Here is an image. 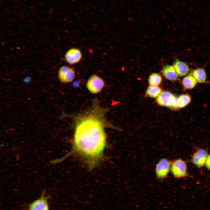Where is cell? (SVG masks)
I'll return each instance as SVG.
<instances>
[{"instance_id":"6da1fadb","label":"cell","mask_w":210,"mask_h":210,"mask_svg":"<svg viewBox=\"0 0 210 210\" xmlns=\"http://www.w3.org/2000/svg\"><path fill=\"white\" fill-rule=\"evenodd\" d=\"M104 110L93 104L88 111L79 116L75 124L72 149L62 160L76 154L84 159L91 169L102 160L107 145L104 128L107 123Z\"/></svg>"},{"instance_id":"7a4b0ae2","label":"cell","mask_w":210,"mask_h":210,"mask_svg":"<svg viewBox=\"0 0 210 210\" xmlns=\"http://www.w3.org/2000/svg\"><path fill=\"white\" fill-rule=\"evenodd\" d=\"M177 98L169 91L162 92L157 97L156 102L159 105L170 107L176 109L178 108L177 105Z\"/></svg>"},{"instance_id":"3957f363","label":"cell","mask_w":210,"mask_h":210,"mask_svg":"<svg viewBox=\"0 0 210 210\" xmlns=\"http://www.w3.org/2000/svg\"><path fill=\"white\" fill-rule=\"evenodd\" d=\"M104 85V80L95 74H92L89 78L86 84L88 90L93 94H97L100 92Z\"/></svg>"},{"instance_id":"277c9868","label":"cell","mask_w":210,"mask_h":210,"mask_svg":"<svg viewBox=\"0 0 210 210\" xmlns=\"http://www.w3.org/2000/svg\"><path fill=\"white\" fill-rule=\"evenodd\" d=\"M170 170L176 178L183 177L187 175L186 163L181 158L176 160L171 163Z\"/></svg>"},{"instance_id":"5b68a950","label":"cell","mask_w":210,"mask_h":210,"mask_svg":"<svg viewBox=\"0 0 210 210\" xmlns=\"http://www.w3.org/2000/svg\"><path fill=\"white\" fill-rule=\"evenodd\" d=\"M171 163L167 159L162 158L156 165L155 172L156 176L160 179L166 177L170 170Z\"/></svg>"},{"instance_id":"8992f818","label":"cell","mask_w":210,"mask_h":210,"mask_svg":"<svg viewBox=\"0 0 210 210\" xmlns=\"http://www.w3.org/2000/svg\"><path fill=\"white\" fill-rule=\"evenodd\" d=\"M58 76L61 82L67 83L71 82L74 80L75 72L72 68L67 66H63L59 69Z\"/></svg>"},{"instance_id":"52a82bcc","label":"cell","mask_w":210,"mask_h":210,"mask_svg":"<svg viewBox=\"0 0 210 210\" xmlns=\"http://www.w3.org/2000/svg\"><path fill=\"white\" fill-rule=\"evenodd\" d=\"M82 57V54L80 50L73 48L69 49L66 53L64 58L69 65L76 64L80 62Z\"/></svg>"},{"instance_id":"ba28073f","label":"cell","mask_w":210,"mask_h":210,"mask_svg":"<svg viewBox=\"0 0 210 210\" xmlns=\"http://www.w3.org/2000/svg\"><path fill=\"white\" fill-rule=\"evenodd\" d=\"M208 155L207 151L202 148L200 149L193 154L192 162L197 167H201L205 164Z\"/></svg>"},{"instance_id":"9c48e42d","label":"cell","mask_w":210,"mask_h":210,"mask_svg":"<svg viewBox=\"0 0 210 210\" xmlns=\"http://www.w3.org/2000/svg\"><path fill=\"white\" fill-rule=\"evenodd\" d=\"M29 210H49V207L46 197L42 196L31 203Z\"/></svg>"},{"instance_id":"30bf717a","label":"cell","mask_w":210,"mask_h":210,"mask_svg":"<svg viewBox=\"0 0 210 210\" xmlns=\"http://www.w3.org/2000/svg\"><path fill=\"white\" fill-rule=\"evenodd\" d=\"M162 73L167 79L172 81H176L178 78V75L173 66L165 65L162 70Z\"/></svg>"},{"instance_id":"8fae6325","label":"cell","mask_w":210,"mask_h":210,"mask_svg":"<svg viewBox=\"0 0 210 210\" xmlns=\"http://www.w3.org/2000/svg\"><path fill=\"white\" fill-rule=\"evenodd\" d=\"M173 65L179 76H184L189 71V68L188 65L178 59H176L174 61Z\"/></svg>"},{"instance_id":"7c38bea8","label":"cell","mask_w":210,"mask_h":210,"mask_svg":"<svg viewBox=\"0 0 210 210\" xmlns=\"http://www.w3.org/2000/svg\"><path fill=\"white\" fill-rule=\"evenodd\" d=\"M190 75L195 78L197 82L204 83L206 80V74L205 70L202 68H198L192 71Z\"/></svg>"},{"instance_id":"4fadbf2b","label":"cell","mask_w":210,"mask_h":210,"mask_svg":"<svg viewBox=\"0 0 210 210\" xmlns=\"http://www.w3.org/2000/svg\"><path fill=\"white\" fill-rule=\"evenodd\" d=\"M182 85L184 89L190 90L194 88L197 82L191 75H188L184 77L182 80Z\"/></svg>"},{"instance_id":"5bb4252c","label":"cell","mask_w":210,"mask_h":210,"mask_svg":"<svg viewBox=\"0 0 210 210\" xmlns=\"http://www.w3.org/2000/svg\"><path fill=\"white\" fill-rule=\"evenodd\" d=\"M191 96L187 94L180 95L177 99V105L178 108H182L188 105L191 102Z\"/></svg>"},{"instance_id":"9a60e30c","label":"cell","mask_w":210,"mask_h":210,"mask_svg":"<svg viewBox=\"0 0 210 210\" xmlns=\"http://www.w3.org/2000/svg\"><path fill=\"white\" fill-rule=\"evenodd\" d=\"M162 92L161 88L158 86L150 85L147 88L146 94L147 96L152 98H155Z\"/></svg>"},{"instance_id":"2e32d148","label":"cell","mask_w":210,"mask_h":210,"mask_svg":"<svg viewBox=\"0 0 210 210\" xmlns=\"http://www.w3.org/2000/svg\"><path fill=\"white\" fill-rule=\"evenodd\" d=\"M162 78L159 74L152 73L149 76L148 81L150 85L158 86L161 83Z\"/></svg>"},{"instance_id":"e0dca14e","label":"cell","mask_w":210,"mask_h":210,"mask_svg":"<svg viewBox=\"0 0 210 210\" xmlns=\"http://www.w3.org/2000/svg\"><path fill=\"white\" fill-rule=\"evenodd\" d=\"M205 164L207 168L210 171V154L208 156Z\"/></svg>"}]
</instances>
